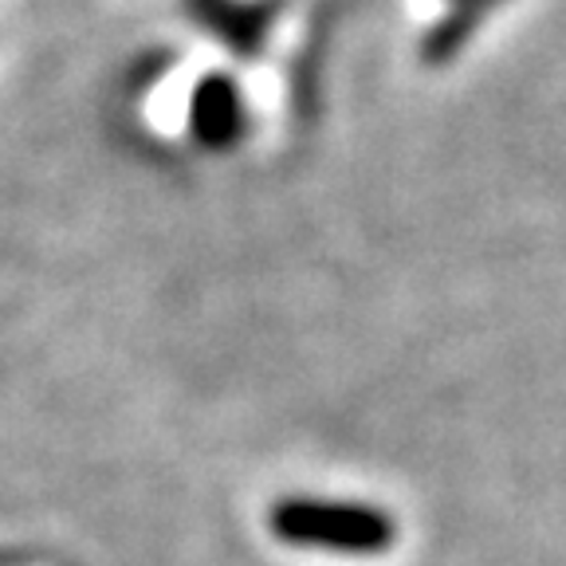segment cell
Segmentation results:
<instances>
[{
  "instance_id": "6da1fadb",
  "label": "cell",
  "mask_w": 566,
  "mask_h": 566,
  "mask_svg": "<svg viewBox=\"0 0 566 566\" xmlns=\"http://www.w3.org/2000/svg\"><path fill=\"white\" fill-rule=\"evenodd\" d=\"M268 527L287 547L335 551V555H386L398 543L394 515L354 500H311L292 495L268 512Z\"/></svg>"
},
{
  "instance_id": "7a4b0ae2",
  "label": "cell",
  "mask_w": 566,
  "mask_h": 566,
  "mask_svg": "<svg viewBox=\"0 0 566 566\" xmlns=\"http://www.w3.org/2000/svg\"><path fill=\"white\" fill-rule=\"evenodd\" d=\"M189 130L205 150H232L248 130V111L240 87L229 75H205L189 103Z\"/></svg>"
},
{
  "instance_id": "3957f363",
  "label": "cell",
  "mask_w": 566,
  "mask_h": 566,
  "mask_svg": "<svg viewBox=\"0 0 566 566\" xmlns=\"http://www.w3.org/2000/svg\"><path fill=\"white\" fill-rule=\"evenodd\" d=\"M217 40L232 48L240 55L260 52L268 28V9L264 4H248V0H189L186 4Z\"/></svg>"
},
{
  "instance_id": "277c9868",
  "label": "cell",
  "mask_w": 566,
  "mask_h": 566,
  "mask_svg": "<svg viewBox=\"0 0 566 566\" xmlns=\"http://www.w3.org/2000/svg\"><path fill=\"white\" fill-rule=\"evenodd\" d=\"M500 4H504V0H457L421 40V60L429 63V67H444Z\"/></svg>"
}]
</instances>
